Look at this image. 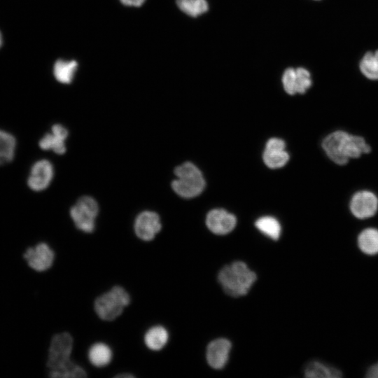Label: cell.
<instances>
[{
    "mask_svg": "<svg viewBox=\"0 0 378 378\" xmlns=\"http://www.w3.org/2000/svg\"><path fill=\"white\" fill-rule=\"evenodd\" d=\"M74 340L70 333H57L51 339L47 360L49 376L53 378H83L86 371L70 358Z\"/></svg>",
    "mask_w": 378,
    "mask_h": 378,
    "instance_id": "6da1fadb",
    "label": "cell"
},
{
    "mask_svg": "<svg viewBox=\"0 0 378 378\" xmlns=\"http://www.w3.org/2000/svg\"><path fill=\"white\" fill-rule=\"evenodd\" d=\"M256 278L255 273L242 261L225 265L218 274V280L225 293L236 298L246 295Z\"/></svg>",
    "mask_w": 378,
    "mask_h": 378,
    "instance_id": "7a4b0ae2",
    "label": "cell"
},
{
    "mask_svg": "<svg viewBox=\"0 0 378 378\" xmlns=\"http://www.w3.org/2000/svg\"><path fill=\"white\" fill-rule=\"evenodd\" d=\"M176 178L172 183L174 191L184 198L199 195L204 190L205 181L201 171L192 162H186L174 170Z\"/></svg>",
    "mask_w": 378,
    "mask_h": 378,
    "instance_id": "3957f363",
    "label": "cell"
},
{
    "mask_svg": "<svg viewBox=\"0 0 378 378\" xmlns=\"http://www.w3.org/2000/svg\"><path fill=\"white\" fill-rule=\"evenodd\" d=\"M130 300L129 293L123 287L114 286L110 290L96 298L94 309L99 318L111 321L122 313Z\"/></svg>",
    "mask_w": 378,
    "mask_h": 378,
    "instance_id": "277c9868",
    "label": "cell"
},
{
    "mask_svg": "<svg viewBox=\"0 0 378 378\" xmlns=\"http://www.w3.org/2000/svg\"><path fill=\"white\" fill-rule=\"evenodd\" d=\"M351 134L338 130L328 134L322 141V148L326 155L337 165H345L351 160Z\"/></svg>",
    "mask_w": 378,
    "mask_h": 378,
    "instance_id": "5b68a950",
    "label": "cell"
},
{
    "mask_svg": "<svg viewBox=\"0 0 378 378\" xmlns=\"http://www.w3.org/2000/svg\"><path fill=\"white\" fill-rule=\"evenodd\" d=\"M98 212L99 206L95 200L89 196H83L71 208L70 216L78 230L91 233L94 230Z\"/></svg>",
    "mask_w": 378,
    "mask_h": 378,
    "instance_id": "8992f818",
    "label": "cell"
},
{
    "mask_svg": "<svg viewBox=\"0 0 378 378\" xmlns=\"http://www.w3.org/2000/svg\"><path fill=\"white\" fill-rule=\"evenodd\" d=\"M349 210L354 217L365 220L374 216L378 211V197L370 190H360L349 200Z\"/></svg>",
    "mask_w": 378,
    "mask_h": 378,
    "instance_id": "52a82bcc",
    "label": "cell"
},
{
    "mask_svg": "<svg viewBox=\"0 0 378 378\" xmlns=\"http://www.w3.org/2000/svg\"><path fill=\"white\" fill-rule=\"evenodd\" d=\"M284 90L288 94H304L312 84L310 72L304 68H288L282 76Z\"/></svg>",
    "mask_w": 378,
    "mask_h": 378,
    "instance_id": "ba28073f",
    "label": "cell"
},
{
    "mask_svg": "<svg viewBox=\"0 0 378 378\" xmlns=\"http://www.w3.org/2000/svg\"><path fill=\"white\" fill-rule=\"evenodd\" d=\"M28 265L37 272H44L53 264L55 253L45 242H41L34 247H29L23 254Z\"/></svg>",
    "mask_w": 378,
    "mask_h": 378,
    "instance_id": "9c48e42d",
    "label": "cell"
},
{
    "mask_svg": "<svg viewBox=\"0 0 378 378\" xmlns=\"http://www.w3.org/2000/svg\"><path fill=\"white\" fill-rule=\"evenodd\" d=\"M162 224L158 214L151 211H144L136 218L134 225L136 235L141 240H153L161 230Z\"/></svg>",
    "mask_w": 378,
    "mask_h": 378,
    "instance_id": "30bf717a",
    "label": "cell"
},
{
    "mask_svg": "<svg viewBox=\"0 0 378 378\" xmlns=\"http://www.w3.org/2000/svg\"><path fill=\"white\" fill-rule=\"evenodd\" d=\"M53 176L52 164L47 160H38L31 168L27 185L34 191L43 190L49 186Z\"/></svg>",
    "mask_w": 378,
    "mask_h": 378,
    "instance_id": "8fae6325",
    "label": "cell"
},
{
    "mask_svg": "<svg viewBox=\"0 0 378 378\" xmlns=\"http://www.w3.org/2000/svg\"><path fill=\"white\" fill-rule=\"evenodd\" d=\"M206 224L210 231L216 234H226L235 227L236 217L222 209L210 211L206 215Z\"/></svg>",
    "mask_w": 378,
    "mask_h": 378,
    "instance_id": "7c38bea8",
    "label": "cell"
},
{
    "mask_svg": "<svg viewBox=\"0 0 378 378\" xmlns=\"http://www.w3.org/2000/svg\"><path fill=\"white\" fill-rule=\"evenodd\" d=\"M285 142L279 138H271L266 144L263 153L265 164L270 168L276 169L284 166L289 160L285 150Z\"/></svg>",
    "mask_w": 378,
    "mask_h": 378,
    "instance_id": "4fadbf2b",
    "label": "cell"
},
{
    "mask_svg": "<svg viewBox=\"0 0 378 378\" xmlns=\"http://www.w3.org/2000/svg\"><path fill=\"white\" fill-rule=\"evenodd\" d=\"M232 347L231 342L225 338L211 341L206 349V360L214 369H221L226 365Z\"/></svg>",
    "mask_w": 378,
    "mask_h": 378,
    "instance_id": "5bb4252c",
    "label": "cell"
},
{
    "mask_svg": "<svg viewBox=\"0 0 378 378\" xmlns=\"http://www.w3.org/2000/svg\"><path fill=\"white\" fill-rule=\"evenodd\" d=\"M67 136V130L62 125L56 124L52 125L51 133H47L41 139L38 145L43 150H52L57 154H64Z\"/></svg>",
    "mask_w": 378,
    "mask_h": 378,
    "instance_id": "9a60e30c",
    "label": "cell"
},
{
    "mask_svg": "<svg viewBox=\"0 0 378 378\" xmlns=\"http://www.w3.org/2000/svg\"><path fill=\"white\" fill-rule=\"evenodd\" d=\"M356 244L360 251L370 256L378 255V228L368 227L358 234Z\"/></svg>",
    "mask_w": 378,
    "mask_h": 378,
    "instance_id": "2e32d148",
    "label": "cell"
},
{
    "mask_svg": "<svg viewBox=\"0 0 378 378\" xmlns=\"http://www.w3.org/2000/svg\"><path fill=\"white\" fill-rule=\"evenodd\" d=\"M304 374L307 378H340L342 372L330 364L315 360L306 365Z\"/></svg>",
    "mask_w": 378,
    "mask_h": 378,
    "instance_id": "e0dca14e",
    "label": "cell"
},
{
    "mask_svg": "<svg viewBox=\"0 0 378 378\" xmlns=\"http://www.w3.org/2000/svg\"><path fill=\"white\" fill-rule=\"evenodd\" d=\"M169 334L162 326H155L149 328L144 335V343L150 350H161L167 343Z\"/></svg>",
    "mask_w": 378,
    "mask_h": 378,
    "instance_id": "ac0fdd59",
    "label": "cell"
},
{
    "mask_svg": "<svg viewBox=\"0 0 378 378\" xmlns=\"http://www.w3.org/2000/svg\"><path fill=\"white\" fill-rule=\"evenodd\" d=\"M88 356L92 365L101 368L109 364L113 354L111 348L107 344L97 342L89 349Z\"/></svg>",
    "mask_w": 378,
    "mask_h": 378,
    "instance_id": "d6986e66",
    "label": "cell"
},
{
    "mask_svg": "<svg viewBox=\"0 0 378 378\" xmlns=\"http://www.w3.org/2000/svg\"><path fill=\"white\" fill-rule=\"evenodd\" d=\"M16 140L10 133L0 130V165L11 162L15 156Z\"/></svg>",
    "mask_w": 378,
    "mask_h": 378,
    "instance_id": "ffe728a7",
    "label": "cell"
},
{
    "mask_svg": "<svg viewBox=\"0 0 378 378\" xmlns=\"http://www.w3.org/2000/svg\"><path fill=\"white\" fill-rule=\"evenodd\" d=\"M78 66L76 61L57 60L53 68V74L57 81L68 84L70 83L75 75Z\"/></svg>",
    "mask_w": 378,
    "mask_h": 378,
    "instance_id": "44dd1931",
    "label": "cell"
},
{
    "mask_svg": "<svg viewBox=\"0 0 378 378\" xmlns=\"http://www.w3.org/2000/svg\"><path fill=\"white\" fill-rule=\"evenodd\" d=\"M255 225L262 234L273 240H277L281 235V225L272 216L260 217L255 221Z\"/></svg>",
    "mask_w": 378,
    "mask_h": 378,
    "instance_id": "7402d4cb",
    "label": "cell"
},
{
    "mask_svg": "<svg viewBox=\"0 0 378 378\" xmlns=\"http://www.w3.org/2000/svg\"><path fill=\"white\" fill-rule=\"evenodd\" d=\"M178 8L186 15L196 18L209 10L206 0H176Z\"/></svg>",
    "mask_w": 378,
    "mask_h": 378,
    "instance_id": "603a6c76",
    "label": "cell"
},
{
    "mask_svg": "<svg viewBox=\"0 0 378 378\" xmlns=\"http://www.w3.org/2000/svg\"><path fill=\"white\" fill-rule=\"evenodd\" d=\"M362 74L368 79L378 80V50L367 52L360 63Z\"/></svg>",
    "mask_w": 378,
    "mask_h": 378,
    "instance_id": "cb8c5ba5",
    "label": "cell"
},
{
    "mask_svg": "<svg viewBox=\"0 0 378 378\" xmlns=\"http://www.w3.org/2000/svg\"><path fill=\"white\" fill-rule=\"evenodd\" d=\"M365 376L368 378H378V361L368 368Z\"/></svg>",
    "mask_w": 378,
    "mask_h": 378,
    "instance_id": "d4e9b609",
    "label": "cell"
},
{
    "mask_svg": "<svg viewBox=\"0 0 378 378\" xmlns=\"http://www.w3.org/2000/svg\"><path fill=\"white\" fill-rule=\"evenodd\" d=\"M124 5L129 6H140L145 0H120Z\"/></svg>",
    "mask_w": 378,
    "mask_h": 378,
    "instance_id": "484cf974",
    "label": "cell"
},
{
    "mask_svg": "<svg viewBox=\"0 0 378 378\" xmlns=\"http://www.w3.org/2000/svg\"><path fill=\"white\" fill-rule=\"evenodd\" d=\"M115 377H118V378H131V377H134V376L132 374H130V373H122V374H118L117 375L115 376Z\"/></svg>",
    "mask_w": 378,
    "mask_h": 378,
    "instance_id": "4316f807",
    "label": "cell"
},
{
    "mask_svg": "<svg viewBox=\"0 0 378 378\" xmlns=\"http://www.w3.org/2000/svg\"><path fill=\"white\" fill-rule=\"evenodd\" d=\"M2 43H3L2 35H1V32H0V47H1V45H2Z\"/></svg>",
    "mask_w": 378,
    "mask_h": 378,
    "instance_id": "83f0119b",
    "label": "cell"
},
{
    "mask_svg": "<svg viewBox=\"0 0 378 378\" xmlns=\"http://www.w3.org/2000/svg\"><path fill=\"white\" fill-rule=\"evenodd\" d=\"M316 1H318V0H316Z\"/></svg>",
    "mask_w": 378,
    "mask_h": 378,
    "instance_id": "f1b7e54d",
    "label": "cell"
}]
</instances>
